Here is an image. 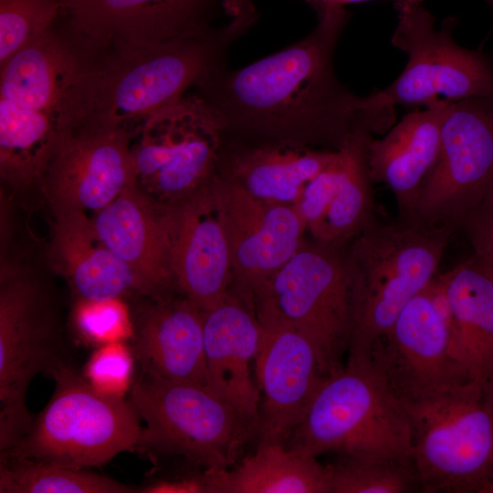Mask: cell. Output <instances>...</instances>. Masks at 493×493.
Here are the masks:
<instances>
[{"label": "cell", "instance_id": "cell-1", "mask_svg": "<svg viewBox=\"0 0 493 493\" xmlns=\"http://www.w3.org/2000/svg\"><path fill=\"white\" fill-rule=\"evenodd\" d=\"M349 19L345 8L319 16L309 35L242 68L221 66L197 86L200 96L229 132L339 149L357 130H389L393 109L372 95L359 97L338 80L333 58ZM315 148V147H314Z\"/></svg>", "mask_w": 493, "mask_h": 493}, {"label": "cell", "instance_id": "cell-2", "mask_svg": "<svg viewBox=\"0 0 493 493\" xmlns=\"http://www.w3.org/2000/svg\"><path fill=\"white\" fill-rule=\"evenodd\" d=\"M55 26L0 65V175L37 184L49 160L90 114L98 63Z\"/></svg>", "mask_w": 493, "mask_h": 493}, {"label": "cell", "instance_id": "cell-3", "mask_svg": "<svg viewBox=\"0 0 493 493\" xmlns=\"http://www.w3.org/2000/svg\"><path fill=\"white\" fill-rule=\"evenodd\" d=\"M251 26L231 19L205 33L113 51L98 65L88 118L132 139L154 115L226 65L228 47Z\"/></svg>", "mask_w": 493, "mask_h": 493}, {"label": "cell", "instance_id": "cell-4", "mask_svg": "<svg viewBox=\"0 0 493 493\" xmlns=\"http://www.w3.org/2000/svg\"><path fill=\"white\" fill-rule=\"evenodd\" d=\"M454 229L414 219L375 220L346 257L353 300L348 360L368 362L407 302L436 275Z\"/></svg>", "mask_w": 493, "mask_h": 493}, {"label": "cell", "instance_id": "cell-5", "mask_svg": "<svg viewBox=\"0 0 493 493\" xmlns=\"http://www.w3.org/2000/svg\"><path fill=\"white\" fill-rule=\"evenodd\" d=\"M425 493H488L493 486V399L487 383L401 403Z\"/></svg>", "mask_w": 493, "mask_h": 493}, {"label": "cell", "instance_id": "cell-6", "mask_svg": "<svg viewBox=\"0 0 493 493\" xmlns=\"http://www.w3.org/2000/svg\"><path fill=\"white\" fill-rule=\"evenodd\" d=\"M285 444L320 455L411 453L403 404L369 362L347 360L324 376Z\"/></svg>", "mask_w": 493, "mask_h": 493}, {"label": "cell", "instance_id": "cell-7", "mask_svg": "<svg viewBox=\"0 0 493 493\" xmlns=\"http://www.w3.org/2000/svg\"><path fill=\"white\" fill-rule=\"evenodd\" d=\"M54 393L29 431L1 461L31 460L86 469L137 447L141 419L124 397L94 389L71 365L53 375Z\"/></svg>", "mask_w": 493, "mask_h": 493}, {"label": "cell", "instance_id": "cell-8", "mask_svg": "<svg viewBox=\"0 0 493 493\" xmlns=\"http://www.w3.org/2000/svg\"><path fill=\"white\" fill-rule=\"evenodd\" d=\"M129 401L144 423L137 447L229 468L255 426L206 385L141 372Z\"/></svg>", "mask_w": 493, "mask_h": 493}, {"label": "cell", "instance_id": "cell-9", "mask_svg": "<svg viewBox=\"0 0 493 493\" xmlns=\"http://www.w3.org/2000/svg\"><path fill=\"white\" fill-rule=\"evenodd\" d=\"M335 245H301L255 295L257 317L282 321L314 346L325 375L341 369L353 317L351 275Z\"/></svg>", "mask_w": 493, "mask_h": 493}, {"label": "cell", "instance_id": "cell-10", "mask_svg": "<svg viewBox=\"0 0 493 493\" xmlns=\"http://www.w3.org/2000/svg\"><path fill=\"white\" fill-rule=\"evenodd\" d=\"M68 364L55 301L47 288L24 273L4 270L0 287V455L29 431L31 381Z\"/></svg>", "mask_w": 493, "mask_h": 493}, {"label": "cell", "instance_id": "cell-11", "mask_svg": "<svg viewBox=\"0 0 493 493\" xmlns=\"http://www.w3.org/2000/svg\"><path fill=\"white\" fill-rule=\"evenodd\" d=\"M223 127L196 93L150 119L131 139V185L157 206L210 184L221 166Z\"/></svg>", "mask_w": 493, "mask_h": 493}, {"label": "cell", "instance_id": "cell-12", "mask_svg": "<svg viewBox=\"0 0 493 493\" xmlns=\"http://www.w3.org/2000/svg\"><path fill=\"white\" fill-rule=\"evenodd\" d=\"M397 26L392 44L407 55L406 65L392 84L375 92L384 105L424 106L444 99L451 101L493 96V66L476 50L452 37L453 19L436 30L422 3L395 6Z\"/></svg>", "mask_w": 493, "mask_h": 493}, {"label": "cell", "instance_id": "cell-13", "mask_svg": "<svg viewBox=\"0 0 493 493\" xmlns=\"http://www.w3.org/2000/svg\"><path fill=\"white\" fill-rule=\"evenodd\" d=\"M493 191V96L450 101L413 218L456 229Z\"/></svg>", "mask_w": 493, "mask_h": 493}, {"label": "cell", "instance_id": "cell-14", "mask_svg": "<svg viewBox=\"0 0 493 493\" xmlns=\"http://www.w3.org/2000/svg\"><path fill=\"white\" fill-rule=\"evenodd\" d=\"M425 288L402 309L368 360L400 403L475 380L454 356L447 328Z\"/></svg>", "mask_w": 493, "mask_h": 493}, {"label": "cell", "instance_id": "cell-15", "mask_svg": "<svg viewBox=\"0 0 493 493\" xmlns=\"http://www.w3.org/2000/svg\"><path fill=\"white\" fill-rule=\"evenodd\" d=\"M131 137L87 118L58 146L38 186L55 216L95 214L131 184Z\"/></svg>", "mask_w": 493, "mask_h": 493}, {"label": "cell", "instance_id": "cell-16", "mask_svg": "<svg viewBox=\"0 0 493 493\" xmlns=\"http://www.w3.org/2000/svg\"><path fill=\"white\" fill-rule=\"evenodd\" d=\"M226 0H64L62 21L93 53L207 32Z\"/></svg>", "mask_w": 493, "mask_h": 493}, {"label": "cell", "instance_id": "cell-17", "mask_svg": "<svg viewBox=\"0 0 493 493\" xmlns=\"http://www.w3.org/2000/svg\"><path fill=\"white\" fill-rule=\"evenodd\" d=\"M217 179L160 206L174 286L203 310L226 297L234 274Z\"/></svg>", "mask_w": 493, "mask_h": 493}, {"label": "cell", "instance_id": "cell-18", "mask_svg": "<svg viewBox=\"0 0 493 493\" xmlns=\"http://www.w3.org/2000/svg\"><path fill=\"white\" fill-rule=\"evenodd\" d=\"M261 336L255 359L259 393V443H285L302 418L324 376L310 341L275 319L257 317Z\"/></svg>", "mask_w": 493, "mask_h": 493}, {"label": "cell", "instance_id": "cell-19", "mask_svg": "<svg viewBox=\"0 0 493 493\" xmlns=\"http://www.w3.org/2000/svg\"><path fill=\"white\" fill-rule=\"evenodd\" d=\"M233 272L255 296L299 250L306 230L290 205L258 198L217 179Z\"/></svg>", "mask_w": 493, "mask_h": 493}, {"label": "cell", "instance_id": "cell-20", "mask_svg": "<svg viewBox=\"0 0 493 493\" xmlns=\"http://www.w3.org/2000/svg\"><path fill=\"white\" fill-rule=\"evenodd\" d=\"M261 336L257 313L230 292L204 310V348L208 387L230 404L255 429L259 393L255 359Z\"/></svg>", "mask_w": 493, "mask_h": 493}, {"label": "cell", "instance_id": "cell-21", "mask_svg": "<svg viewBox=\"0 0 493 493\" xmlns=\"http://www.w3.org/2000/svg\"><path fill=\"white\" fill-rule=\"evenodd\" d=\"M132 323L142 373L208 386L202 309L184 296L150 299Z\"/></svg>", "mask_w": 493, "mask_h": 493}, {"label": "cell", "instance_id": "cell-22", "mask_svg": "<svg viewBox=\"0 0 493 493\" xmlns=\"http://www.w3.org/2000/svg\"><path fill=\"white\" fill-rule=\"evenodd\" d=\"M451 100L439 99L415 110L387 133L367 142V167L372 183L393 194L399 218L412 219L420 187L435 164L440 148L441 128Z\"/></svg>", "mask_w": 493, "mask_h": 493}, {"label": "cell", "instance_id": "cell-23", "mask_svg": "<svg viewBox=\"0 0 493 493\" xmlns=\"http://www.w3.org/2000/svg\"><path fill=\"white\" fill-rule=\"evenodd\" d=\"M104 244L134 273L144 297L170 296V269L161 207L131 184L92 218Z\"/></svg>", "mask_w": 493, "mask_h": 493}, {"label": "cell", "instance_id": "cell-24", "mask_svg": "<svg viewBox=\"0 0 493 493\" xmlns=\"http://www.w3.org/2000/svg\"><path fill=\"white\" fill-rule=\"evenodd\" d=\"M49 253L68 279L76 299L107 300L144 297L131 268L104 244L85 213L55 216Z\"/></svg>", "mask_w": 493, "mask_h": 493}, {"label": "cell", "instance_id": "cell-25", "mask_svg": "<svg viewBox=\"0 0 493 493\" xmlns=\"http://www.w3.org/2000/svg\"><path fill=\"white\" fill-rule=\"evenodd\" d=\"M443 276L453 354L473 379L488 383L493 378V272L473 257Z\"/></svg>", "mask_w": 493, "mask_h": 493}, {"label": "cell", "instance_id": "cell-26", "mask_svg": "<svg viewBox=\"0 0 493 493\" xmlns=\"http://www.w3.org/2000/svg\"><path fill=\"white\" fill-rule=\"evenodd\" d=\"M335 152L293 142L257 143L227 156L226 176L258 198L293 205Z\"/></svg>", "mask_w": 493, "mask_h": 493}, {"label": "cell", "instance_id": "cell-27", "mask_svg": "<svg viewBox=\"0 0 493 493\" xmlns=\"http://www.w3.org/2000/svg\"><path fill=\"white\" fill-rule=\"evenodd\" d=\"M285 443H259L236 467L206 469L205 493H330L326 466Z\"/></svg>", "mask_w": 493, "mask_h": 493}, {"label": "cell", "instance_id": "cell-28", "mask_svg": "<svg viewBox=\"0 0 493 493\" xmlns=\"http://www.w3.org/2000/svg\"><path fill=\"white\" fill-rule=\"evenodd\" d=\"M372 136L367 130H357L338 149L341 170L336 191L321 219L309 229L320 243H341L374 221L366 153Z\"/></svg>", "mask_w": 493, "mask_h": 493}, {"label": "cell", "instance_id": "cell-29", "mask_svg": "<svg viewBox=\"0 0 493 493\" xmlns=\"http://www.w3.org/2000/svg\"><path fill=\"white\" fill-rule=\"evenodd\" d=\"M326 465L330 493L422 492L420 477L407 454L336 455Z\"/></svg>", "mask_w": 493, "mask_h": 493}, {"label": "cell", "instance_id": "cell-30", "mask_svg": "<svg viewBox=\"0 0 493 493\" xmlns=\"http://www.w3.org/2000/svg\"><path fill=\"white\" fill-rule=\"evenodd\" d=\"M0 493H131L136 489L110 477L57 464L0 461Z\"/></svg>", "mask_w": 493, "mask_h": 493}, {"label": "cell", "instance_id": "cell-31", "mask_svg": "<svg viewBox=\"0 0 493 493\" xmlns=\"http://www.w3.org/2000/svg\"><path fill=\"white\" fill-rule=\"evenodd\" d=\"M64 0H0V65L51 30Z\"/></svg>", "mask_w": 493, "mask_h": 493}, {"label": "cell", "instance_id": "cell-32", "mask_svg": "<svg viewBox=\"0 0 493 493\" xmlns=\"http://www.w3.org/2000/svg\"><path fill=\"white\" fill-rule=\"evenodd\" d=\"M72 323L78 337L99 347L131 339L133 323L122 299L107 300L76 299Z\"/></svg>", "mask_w": 493, "mask_h": 493}, {"label": "cell", "instance_id": "cell-33", "mask_svg": "<svg viewBox=\"0 0 493 493\" xmlns=\"http://www.w3.org/2000/svg\"><path fill=\"white\" fill-rule=\"evenodd\" d=\"M136 359L125 341L96 347L86 362L82 375L97 391L110 396L124 397L134 381Z\"/></svg>", "mask_w": 493, "mask_h": 493}, {"label": "cell", "instance_id": "cell-34", "mask_svg": "<svg viewBox=\"0 0 493 493\" xmlns=\"http://www.w3.org/2000/svg\"><path fill=\"white\" fill-rule=\"evenodd\" d=\"M457 228L463 230L470 242L473 257L493 272V191Z\"/></svg>", "mask_w": 493, "mask_h": 493}, {"label": "cell", "instance_id": "cell-35", "mask_svg": "<svg viewBox=\"0 0 493 493\" xmlns=\"http://www.w3.org/2000/svg\"><path fill=\"white\" fill-rule=\"evenodd\" d=\"M147 493H205L202 475L193 477L154 483L141 490Z\"/></svg>", "mask_w": 493, "mask_h": 493}, {"label": "cell", "instance_id": "cell-36", "mask_svg": "<svg viewBox=\"0 0 493 493\" xmlns=\"http://www.w3.org/2000/svg\"><path fill=\"white\" fill-rule=\"evenodd\" d=\"M225 13L231 18H257L258 16L251 0H226Z\"/></svg>", "mask_w": 493, "mask_h": 493}, {"label": "cell", "instance_id": "cell-37", "mask_svg": "<svg viewBox=\"0 0 493 493\" xmlns=\"http://www.w3.org/2000/svg\"><path fill=\"white\" fill-rule=\"evenodd\" d=\"M366 1H371V0H337V4L339 7L345 8V5L348 4L361 3V2H366ZM389 1H393L394 3V6H398L404 4L423 2V0H389Z\"/></svg>", "mask_w": 493, "mask_h": 493}, {"label": "cell", "instance_id": "cell-38", "mask_svg": "<svg viewBox=\"0 0 493 493\" xmlns=\"http://www.w3.org/2000/svg\"><path fill=\"white\" fill-rule=\"evenodd\" d=\"M487 386H488V389L490 393V395L493 399V378H491L488 383H487Z\"/></svg>", "mask_w": 493, "mask_h": 493}, {"label": "cell", "instance_id": "cell-39", "mask_svg": "<svg viewBox=\"0 0 493 493\" xmlns=\"http://www.w3.org/2000/svg\"><path fill=\"white\" fill-rule=\"evenodd\" d=\"M488 493H493V486L488 489Z\"/></svg>", "mask_w": 493, "mask_h": 493}, {"label": "cell", "instance_id": "cell-40", "mask_svg": "<svg viewBox=\"0 0 493 493\" xmlns=\"http://www.w3.org/2000/svg\"><path fill=\"white\" fill-rule=\"evenodd\" d=\"M488 1L493 5V0H488Z\"/></svg>", "mask_w": 493, "mask_h": 493}]
</instances>
